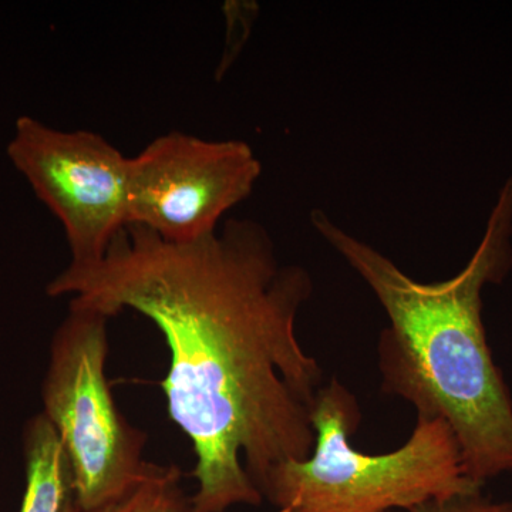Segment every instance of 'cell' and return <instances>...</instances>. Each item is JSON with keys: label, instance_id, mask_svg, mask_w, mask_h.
<instances>
[{"label": "cell", "instance_id": "7", "mask_svg": "<svg viewBox=\"0 0 512 512\" xmlns=\"http://www.w3.org/2000/svg\"><path fill=\"white\" fill-rule=\"evenodd\" d=\"M26 488L20 512H82L72 464L43 413L23 429Z\"/></svg>", "mask_w": 512, "mask_h": 512}, {"label": "cell", "instance_id": "3", "mask_svg": "<svg viewBox=\"0 0 512 512\" xmlns=\"http://www.w3.org/2000/svg\"><path fill=\"white\" fill-rule=\"evenodd\" d=\"M360 420L356 397L332 379L313 410L311 456L272 468L262 498L276 512H394L483 490L467 476L446 421L417 417L402 447L367 454L350 443Z\"/></svg>", "mask_w": 512, "mask_h": 512}, {"label": "cell", "instance_id": "8", "mask_svg": "<svg viewBox=\"0 0 512 512\" xmlns=\"http://www.w3.org/2000/svg\"><path fill=\"white\" fill-rule=\"evenodd\" d=\"M175 466L148 463L143 478L128 493L96 512H190V498Z\"/></svg>", "mask_w": 512, "mask_h": 512}, {"label": "cell", "instance_id": "6", "mask_svg": "<svg viewBox=\"0 0 512 512\" xmlns=\"http://www.w3.org/2000/svg\"><path fill=\"white\" fill-rule=\"evenodd\" d=\"M8 156L62 224L70 265L101 261L127 225L130 157L93 131L56 130L28 116L16 121Z\"/></svg>", "mask_w": 512, "mask_h": 512}, {"label": "cell", "instance_id": "4", "mask_svg": "<svg viewBox=\"0 0 512 512\" xmlns=\"http://www.w3.org/2000/svg\"><path fill=\"white\" fill-rule=\"evenodd\" d=\"M107 316L69 306L50 345L42 384L43 414L70 464L82 512L119 500L143 478L147 434L120 413L106 377Z\"/></svg>", "mask_w": 512, "mask_h": 512}, {"label": "cell", "instance_id": "2", "mask_svg": "<svg viewBox=\"0 0 512 512\" xmlns=\"http://www.w3.org/2000/svg\"><path fill=\"white\" fill-rule=\"evenodd\" d=\"M311 222L369 285L389 319L377 345L382 392L412 404L421 419L446 421L467 476L480 487L511 473L512 399L485 335L483 291L512 268V178L476 252L447 281H416L322 210L312 212Z\"/></svg>", "mask_w": 512, "mask_h": 512}, {"label": "cell", "instance_id": "1", "mask_svg": "<svg viewBox=\"0 0 512 512\" xmlns=\"http://www.w3.org/2000/svg\"><path fill=\"white\" fill-rule=\"evenodd\" d=\"M46 292L107 318L130 309L160 330L168 414L197 456L190 512L259 505L272 468L311 456L323 372L296 318L312 278L281 264L259 222L228 220L190 244L126 225L101 261L69 264Z\"/></svg>", "mask_w": 512, "mask_h": 512}, {"label": "cell", "instance_id": "5", "mask_svg": "<svg viewBox=\"0 0 512 512\" xmlns=\"http://www.w3.org/2000/svg\"><path fill=\"white\" fill-rule=\"evenodd\" d=\"M261 171L245 141L163 134L128 158L127 225L174 244L210 237L251 195Z\"/></svg>", "mask_w": 512, "mask_h": 512}, {"label": "cell", "instance_id": "9", "mask_svg": "<svg viewBox=\"0 0 512 512\" xmlns=\"http://www.w3.org/2000/svg\"><path fill=\"white\" fill-rule=\"evenodd\" d=\"M394 512H512V501H494L477 493L451 500L430 501L410 510Z\"/></svg>", "mask_w": 512, "mask_h": 512}]
</instances>
